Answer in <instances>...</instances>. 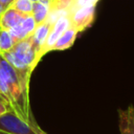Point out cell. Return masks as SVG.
I'll list each match as a JSON object with an SVG mask.
<instances>
[{
	"instance_id": "obj_3",
	"label": "cell",
	"mask_w": 134,
	"mask_h": 134,
	"mask_svg": "<svg viewBox=\"0 0 134 134\" xmlns=\"http://www.w3.org/2000/svg\"><path fill=\"white\" fill-rule=\"evenodd\" d=\"M34 122V116L29 121H25L13 111H8L0 116V130L8 134H38Z\"/></svg>"
},
{
	"instance_id": "obj_12",
	"label": "cell",
	"mask_w": 134,
	"mask_h": 134,
	"mask_svg": "<svg viewBox=\"0 0 134 134\" xmlns=\"http://www.w3.org/2000/svg\"><path fill=\"white\" fill-rule=\"evenodd\" d=\"M16 40L7 29L0 28V54L8 52L16 44Z\"/></svg>"
},
{
	"instance_id": "obj_9",
	"label": "cell",
	"mask_w": 134,
	"mask_h": 134,
	"mask_svg": "<svg viewBox=\"0 0 134 134\" xmlns=\"http://www.w3.org/2000/svg\"><path fill=\"white\" fill-rule=\"evenodd\" d=\"M25 17L24 14L12 8V7H6L2 15L0 16V28L10 30L15 26H17Z\"/></svg>"
},
{
	"instance_id": "obj_19",
	"label": "cell",
	"mask_w": 134,
	"mask_h": 134,
	"mask_svg": "<svg viewBox=\"0 0 134 134\" xmlns=\"http://www.w3.org/2000/svg\"><path fill=\"white\" fill-rule=\"evenodd\" d=\"M32 2H49L50 0H31Z\"/></svg>"
},
{
	"instance_id": "obj_4",
	"label": "cell",
	"mask_w": 134,
	"mask_h": 134,
	"mask_svg": "<svg viewBox=\"0 0 134 134\" xmlns=\"http://www.w3.org/2000/svg\"><path fill=\"white\" fill-rule=\"evenodd\" d=\"M68 16L70 19V25L73 28H75L77 30V32H82L85 29H87L88 27H90L94 21L95 4L77 8V9L69 13Z\"/></svg>"
},
{
	"instance_id": "obj_14",
	"label": "cell",
	"mask_w": 134,
	"mask_h": 134,
	"mask_svg": "<svg viewBox=\"0 0 134 134\" xmlns=\"http://www.w3.org/2000/svg\"><path fill=\"white\" fill-rule=\"evenodd\" d=\"M99 0H71V3L69 5V8H68V14L77 9V8H81V7H85V6H89V5H96V3L98 2Z\"/></svg>"
},
{
	"instance_id": "obj_13",
	"label": "cell",
	"mask_w": 134,
	"mask_h": 134,
	"mask_svg": "<svg viewBox=\"0 0 134 134\" xmlns=\"http://www.w3.org/2000/svg\"><path fill=\"white\" fill-rule=\"evenodd\" d=\"M9 7L14 8L24 15H28V14H31V12H32L34 2L31 0H14L12 2V4L9 5Z\"/></svg>"
},
{
	"instance_id": "obj_20",
	"label": "cell",
	"mask_w": 134,
	"mask_h": 134,
	"mask_svg": "<svg viewBox=\"0 0 134 134\" xmlns=\"http://www.w3.org/2000/svg\"><path fill=\"white\" fill-rule=\"evenodd\" d=\"M0 134H8V133H5V132H3V131L0 130Z\"/></svg>"
},
{
	"instance_id": "obj_15",
	"label": "cell",
	"mask_w": 134,
	"mask_h": 134,
	"mask_svg": "<svg viewBox=\"0 0 134 134\" xmlns=\"http://www.w3.org/2000/svg\"><path fill=\"white\" fill-rule=\"evenodd\" d=\"M8 111H10V108H9L7 102H6V100L1 96V94H0V116L3 115L4 113L8 112Z\"/></svg>"
},
{
	"instance_id": "obj_17",
	"label": "cell",
	"mask_w": 134,
	"mask_h": 134,
	"mask_svg": "<svg viewBox=\"0 0 134 134\" xmlns=\"http://www.w3.org/2000/svg\"><path fill=\"white\" fill-rule=\"evenodd\" d=\"M14 0H0V2H1V4L6 8V7H8L10 4H12V2H13Z\"/></svg>"
},
{
	"instance_id": "obj_7",
	"label": "cell",
	"mask_w": 134,
	"mask_h": 134,
	"mask_svg": "<svg viewBox=\"0 0 134 134\" xmlns=\"http://www.w3.org/2000/svg\"><path fill=\"white\" fill-rule=\"evenodd\" d=\"M37 27V23L32 17L31 14L25 15V17L23 18V20L14 28H12L9 31L12 34V36L14 37V39L16 40V42H19L21 40H24L28 37H30L35 29Z\"/></svg>"
},
{
	"instance_id": "obj_6",
	"label": "cell",
	"mask_w": 134,
	"mask_h": 134,
	"mask_svg": "<svg viewBox=\"0 0 134 134\" xmlns=\"http://www.w3.org/2000/svg\"><path fill=\"white\" fill-rule=\"evenodd\" d=\"M51 26H52L51 23H49L48 21H44V22L37 25L34 34L31 35V40H32L34 46L37 50V58H38L39 62L44 57L43 55V48H44V45H45V42L47 40V37H48V34L50 31Z\"/></svg>"
},
{
	"instance_id": "obj_16",
	"label": "cell",
	"mask_w": 134,
	"mask_h": 134,
	"mask_svg": "<svg viewBox=\"0 0 134 134\" xmlns=\"http://www.w3.org/2000/svg\"><path fill=\"white\" fill-rule=\"evenodd\" d=\"M34 127H35V129H36V131H37V133L38 134H48V133H46L44 130H42L41 129V127L37 124V121L35 120V122H34Z\"/></svg>"
},
{
	"instance_id": "obj_18",
	"label": "cell",
	"mask_w": 134,
	"mask_h": 134,
	"mask_svg": "<svg viewBox=\"0 0 134 134\" xmlns=\"http://www.w3.org/2000/svg\"><path fill=\"white\" fill-rule=\"evenodd\" d=\"M4 9H5V7H4V6L1 4V2H0V16H1V15H2V13L4 12Z\"/></svg>"
},
{
	"instance_id": "obj_10",
	"label": "cell",
	"mask_w": 134,
	"mask_h": 134,
	"mask_svg": "<svg viewBox=\"0 0 134 134\" xmlns=\"http://www.w3.org/2000/svg\"><path fill=\"white\" fill-rule=\"evenodd\" d=\"M77 34H79L77 30L70 25L59 37V39L57 40V42L52 46V49L51 50H66L68 48H70L74 44V41L76 39Z\"/></svg>"
},
{
	"instance_id": "obj_5",
	"label": "cell",
	"mask_w": 134,
	"mask_h": 134,
	"mask_svg": "<svg viewBox=\"0 0 134 134\" xmlns=\"http://www.w3.org/2000/svg\"><path fill=\"white\" fill-rule=\"evenodd\" d=\"M70 26V19L68 15L62 16L60 17L51 26L50 31L48 34L47 40L45 42L44 48H43V55H45L47 52L51 51L52 46L54 45V43L57 42V40L59 39V37Z\"/></svg>"
},
{
	"instance_id": "obj_2",
	"label": "cell",
	"mask_w": 134,
	"mask_h": 134,
	"mask_svg": "<svg viewBox=\"0 0 134 134\" xmlns=\"http://www.w3.org/2000/svg\"><path fill=\"white\" fill-rule=\"evenodd\" d=\"M2 55L13 66L18 75L29 84L31 73L39 63L31 36L17 42L8 52Z\"/></svg>"
},
{
	"instance_id": "obj_8",
	"label": "cell",
	"mask_w": 134,
	"mask_h": 134,
	"mask_svg": "<svg viewBox=\"0 0 134 134\" xmlns=\"http://www.w3.org/2000/svg\"><path fill=\"white\" fill-rule=\"evenodd\" d=\"M118 127L120 134H134V107L118 110Z\"/></svg>"
},
{
	"instance_id": "obj_1",
	"label": "cell",
	"mask_w": 134,
	"mask_h": 134,
	"mask_svg": "<svg viewBox=\"0 0 134 134\" xmlns=\"http://www.w3.org/2000/svg\"><path fill=\"white\" fill-rule=\"evenodd\" d=\"M0 94L10 111L25 121L34 116L29 102V84L23 81L13 66L0 54Z\"/></svg>"
},
{
	"instance_id": "obj_11",
	"label": "cell",
	"mask_w": 134,
	"mask_h": 134,
	"mask_svg": "<svg viewBox=\"0 0 134 134\" xmlns=\"http://www.w3.org/2000/svg\"><path fill=\"white\" fill-rule=\"evenodd\" d=\"M49 12H50L49 2H34L31 15H32L37 25L46 20Z\"/></svg>"
}]
</instances>
